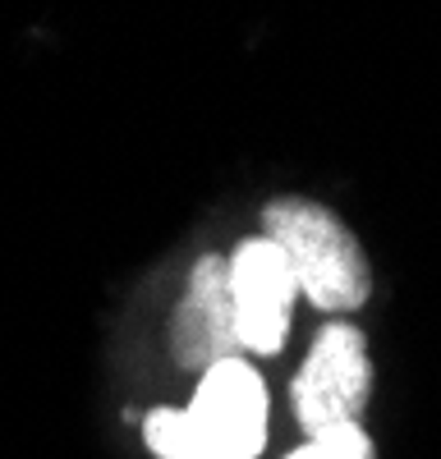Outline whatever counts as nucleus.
Wrapping results in <instances>:
<instances>
[{"mask_svg": "<svg viewBox=\"0 0 441 459\" xmlns=\"http://www.w3.org/2000/svg\"><path fill=\"white\" fill-rule=\"evenodd\" d=\"M143 437L157 459H257L267 446V386L244 359L212 363L189 409H157Z\"/></svg>", "mask_w": 441, "mask_h": 459, "instance_id": "1", "label": "nucleus"}, {"mask_svg": "<svg viewBox=\"0 0 441 459\" xmlns=\"http://www.w3.org/2000/svg\"><path fill=\"white\" fill-rule=\"evenodd\" d=\"M263 235L285 253L299 294L322 313H354L373 290L350 225L313 198H272L263 207Z\"/></svg>", "mask_w": 441, "mask_h": 459, "instance_id": "2", "label": "nucleus"}, {"mask_svg": "<svg viewBox=\"0 0 441 459\" xmlns=\"http://www.w3.org/2000/svg\"><path fill=\"white\" fill-rule=\"evenodd\" d=\"M368 400H373V359H368L363 331L336 317L317 331L308 363L290 386L294 418L308 437H317L326 428L359 423Z\"/></svg>", "mask_w": 441, "mask_h": 459, "instance_id": "3", "label": "nucleus"}, {"mask_svg": "<svg viewBox=\"0 0 441 459\" xmlns=\"http://www.w3.org/2000/svg\"><path fill=\"white\" fill-rule=\"evenodd\" d=\"M226 285H230L239 354H257V359L281 354V344L290 335V317H294V299H299L285 253L267 235L244 239L226 257Z\"/></svg>", "mask_w": 441, "mask_h": 459, "instance_id": "4", "label": "nucleus"}, {"mask_svg": "<svg viewBox=\"0 0 441 459\" xmlns=\"http://www.w3.org/2000/svg\"><path fill=\"white\" fill-rule=\"evenodd\" d=\"M170 354L179 368L207 372L212 363L239 359V335L230 313V285H226V257L207 253L179 294V308L170 317Z\"/></svg>", "mask_w": 441, "mask_h": 459, "instance_id": "5", "label": "nucleus"}, {"mask_svg": "<svg viewBox=\"0 0 441 459\" xmlns=\"http://www.w3.org/2000/svg\"><path fill=\"white\" fill-rule=\"evenodd\" d=\"M290 459H377V450H373V437L363 432V423H345V428H326L308 437V446H299Z\"/></svg>", "mask_w": 441, "mask_h": 459, "instance_id": "6", "label": "nucleus"}]
</instances>
